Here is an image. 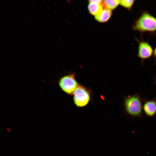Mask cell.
Wrapping results in <instances>:
<instances>
[{
  "label": "cell",
  "instance_id": "9a60e30c",
  "mask_svg": "<svg viewBox=\"0 0 156 156\" xmlns=\"http://www.w3.org/2000/svg\"><path fill=\"white\" fill-rule=\"evenodd\" d=\"M32 4H33L32 5H33L34 6H35L34 4V3H32Z\"/></svg>",
  "mask_w": 156,
  "mask_h": 156
},
{
  "label": "cell",
  "instance_id": "3957f363",
  "mask_svg": "<svg viewBox=\"0 0 156 156\" xmlns=\"http://www.w3.org/2000/svg\"><path fill=\"white\" fill-rule=\"evenodd\" d=\"M58 84L62 91L69 95H73L79 85L74 73L62 77L58 81Z\"/></svg>",
  "mask_w": 156,
  "mask_h": 156
},
{
  "label": "cell",
  "instance_id": "6da1fadb",
  "mask_svg": "<svg viewBox=\"0 0 156 156\" xmlns=\"http://www.w3.org/2000/svg\"><path fill=\"white\" fill-rule=\"evenodd\" d=\"M142 100L139 94L135 93L125 96L123 107L125 114L132 118H141L143 116Z\"/></svg>",
  "mask_w": 156,
  "mask_h": 156
},
{
  "label": "cell",
  "instance_id": "4fadbf2b",
  "mask_svg": "<svg viewBox=\"0 0 156 156\" xmlns=\"http://www.w3.org/2000/svg\"><path fill=\"white\" fill-rule=\"evenodd\" d=\"M47 8L49 9V10H50V8H49V7L48 6H47Z\"/></svg>",
  "mask_w": 156,
  "mask_h": 156
},
{
  "label": "cell",
  "instance_id": "8fae6325",
  "mask_svg": "<svg viewBox=\"0 0 156 156\" xmlns=\"http://www.w3.org/2000/svg\"><path fill=\"white\" fill-rule=\"evenodd\" d=\"M153 55L154 57L156 58V47L154 50Z\"/></svg>",
  "mask_w": 156,
  "mask_h": 156
},
{
  "label": "cell",
  "instance_id": "30bf717a",
  "mask_svg": "<svg viewBox=\"0 0 156 156\" xmlns=\"http://www.w3.org/2000/svg\"><path fill=\"white\" fill-rule=\"evenodd\" d=\"M134 0H120V5L123 8L130 11L135 3Z\"/></svg>",
  "mask_w": 156,
  "mask_h": 156
},
{
  "label": "cell",
  "instance_id": "7c38bea8",
  "mask_svg": "<svg viewBox=\"0 0 156 156\" xmlns=\"http://www.w3.org/2000/svg\"><path fill=\"white\" fill-rule=\"evenodd\" d=\"M155 85L156 86V77H155Z\"/></svg>",
  "mask_w": 156,
  "mask_h": 156
},
{
  "label": "cell",
  "instance_id": "7a4b0ae2",
  "mask_svg": "<svg viewBox=\"0 0 156 156\" xmlns=\"http://www.w3.org/2000/svg\"><path fill=\"white\" fill-rule=\"evenodd\" d=\"M133 29L140 32L156 31V18L147 12H144L135 22Z\"/></svg>",
  "mask_w": 156,
  "mask_h": 156
},
{
  "label": "cell",
  "instance_id": "ba28073f",
  "mask_svg": "<svg viewBox=\"0 0 156 156\" xmlns=\"http://www.w3.org/2000/svg\"><path fill=\"white\" fill-rule=\"evenodd\" d=\"M112 15V10L104 8L100 13L94 16L95 19L99 23H104L109 20Z\"/></svg>",
  "mask_w": 156,
  "mask_h": 156
},
{
  "label": "cell",
  "instance_id": "277c9868",
  "mask_svg": "<svg viewBox=\"0 0 156 156\" xmlns=\"http://www.w3.org/2000/svg\"><path fill=\"white\" fill-rule=\"evenodd\" d=\"M73 95L74 103L77 107H84L90 101V91L82 86L79 85Z\"/></svg>",
  "mask_w": 156,
  "mask_h": 156
},
{
  "label": "cell",
  "instance_id": "52a82bcc",
  "mask_svg": "<svg viewBox=\"0 0 156 156\" xmlns=\"http://www.w3.org/2000/svg\"><path fill=\"white\" fill-rule=\"evenodd\" d=\"M103 0H92L88 1V8L89 13L94 16L104 9L102 5Z\"/></svg>",
  "mask_w": 156,
  "mask_h": 156
},
{
  "label": "cell",
  "instance_id": "5b68a950",
  "mask_svg": "<svg viewBox=\"0 0 156 156\" xmlns=\"http://www.w3.org/2000/svg\"><path fill=\"white\" fill-rule=\"evenodd\" d=\"M136 40L138 43V56L143 60L150 58L153 54L154 51L151 46L146 41H139L137 39Z\"/></svg>",
  "mask_w": 156,
  "mask_h": 156
},
{
  "label": "cell",
  "instance_id": "9c48e42d",
  "mask_svg": "<svg viewBox=\"0 0 156 156\" xmlns=\"http://www.w3.org/2000/svg\"><path fill=\"white\" fill-rule=\"evenodd\" d=\"M102 4L105 9H109L112 11L116 9L120 5V0H103Z\"/></svg>",
  "mask_w": 156,
  "mask_h": 156
},
{
  "label": "cell",
  "instance_id": "5bb4252c",
  "mask_svg": "<svg viewBox=\"0 0 156 156\" xmlns=\"http://www.w3.org/2000/svg\"><path fill=\"white\" fill-rule=\"evenodd\" d=\"M27 18L29 19L30 20L31 19H30V18L28 16H27Z\"/></svg>",
  "mask_w": 156,
  "mask_h": 156
},
{
  "label": "cell",
  "instance_id": "8992f818",
  "mask_svg": "<svg viewBox=\"0 0 156 156\" xmlns=\"http://www.w3.org/2000/svg\"><path fill=\"white\" fill-rule=\"evenodd\" d=\"M143 110L148 116L153 117L156 114V98L144 101Z\"/></svg>",
  "mask_w": 156,
  "mask_h": 156
}]
</instances>
